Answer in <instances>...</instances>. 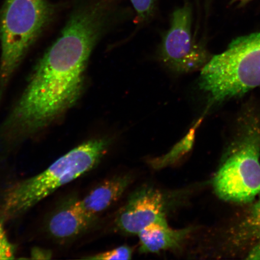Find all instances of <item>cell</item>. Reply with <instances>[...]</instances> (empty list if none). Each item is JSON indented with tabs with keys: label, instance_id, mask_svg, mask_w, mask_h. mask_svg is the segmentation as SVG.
Segmentation results:
<instances>
[{
	"label": "cell",
	"instance_id": "cell-1",
	"mask_svg": "<svg viewBox=\"0 0 260 260\" xmlns=\"http://www.w3.org/2000/svg\"><path fill=\"white\" fill-rule=\"evenodd\" d=\"M119 19L113 0H78L59 37L36 65L23 92L0 125V146L32 137L74 106L82 93L94 48Z\"/></svg>",
	"mask_w": 260,
	"mask_h": 260
},
{
	"label": "cell",
	"instance_id": "cell-2",
	"mask_svg": "<svg viewBox=\"0 0 260 260\" xmlns=\"http://www.w3.org/2000/svg\"><path fill=\"white\" fill-rule=\"evenodd\" d=\"M237 120L212 186L228 203H251L260 191V113L245 112Z\"/></svg>",
	"mask_w": 260,
	"mask_h": 260
},
{
	"label": "cell",
	"instance_id": "cell-3",
	"mask_svg": "<svg viewBox=\"0 0 260 260\" xmlns=\"http://www.w3.org/2000/svg\"><path fill=\"white\" fill-rule=\"evenodd\" d=\"M105 139L90 140L71 149L35 176L18 182L3 193L0 219L16 218L58 188L92 170L108 149Z\"/></svg>",
	"mask_w": 260,
	"mask_h": 260
},
{
	"label": "cell",
	"instance_id": "cell-4",
	"mask_svg": "<svg viewBox=\"0 0 260 260\" xmlns=\"http://www.w3.org/2000/svg\"><path fill=\"white\" fill-rule=\"evenodd\" d=\"M200 86L210 105L260 86V31L233 40L202 68Z\"/></svg>",
	"mask_w": 260,
	"mask_h": 260
},
{
	"label": "cell",
	"instance_id": "cell-5",
	"mask_svg": "<svg viewBox=\"0 0 260 260\" xmlns=\"http://www.w3.org/2000/svg\"><path fill=\"white\" fill-rule=\"evenodd\" d=\"M47 0H6L0 12V100L19 65L53 19Z\"/></svg>",
	"mask_w": 260,
	"mask_h": 260
},
{
	"label": "cell",
	"instance_id": "cell-6",
	"mask_svg": "<svg viewBox=\"0 0 260 260\" xmlns=\"http://www.w3.org/2000/svg\"><path fill=\"white\" fill-rule=\"evenodd\" d=\"M192 16L188 3L175 9L159 47V60L174 73L193 72L203 68L210 59L206 48L193 37Z\"/></svg>",
	"mask_w": 260,
	"mask_h": 260
},
{
	"label": "cell",
	"instance_id": "cell-7",
	"mask_svg": "<svg viewBox=\"0 0 260 260\" xmlns=\"http://www.w3.org/2000/svg\"><path fill=\"white\" fill-rule=\"evenodd\" d=\"M169 197L157 188H139L116 214V229L125 235H138L151 224L167 219Z\"/></svg>",
	"mask_w": 260,
	"mask_h": 260
},
{
	"label": "cell",
	"instance_id": "cell-8",
	"mask_svg": "<svg viewBox=\"0 0 260 260\" xmlns=\"http://www.w3.org/2000/svg\"><path fill=\"white\" fill-rule=\"evenodd\" d=\"M217 240L218 255L260 259V201L224 227Z\"/></svg>",
	"mask_w": 260,
	"mask_h": 260
},
{
	"label": "cell",
	"instance_id": "cell-9",
	"mask_svg": "<svg viewBox=\"0 0 260 260\" xmlns=\"http://www.w3.org/2000/svg\"><path fill=\"white\" fill-rule=\"evenodd\" d=\"M97 222L98 217L90 216L83 210L79 199L71 198L52 214L47 230L53 238L66 241L83 235Z\"/></svg>",
	"mask_w": 260,
	"mask_h": 260
},
{
	"label": "cell",
	"instance_id": "cell-10",
	"mask_svg": "<svg viewBox=\"0 0 260 260\" xmlns=\"http://www.w3.org/2000/svg\"><path fill=\"white\" fill-rule=\"evenodd\" d=\"M193 231L188 227L175 230L169 226L167 219L151 224L138 236L141 253H159L180 248Z\"/></svg>",
	"mask_w": 260,
	"mask_h": 260
},
{
	"label": "cell",
	"instance_id": "cell-11",
	"mask_svg": "<svg viewBox=\"0 0 260 260\" xmlns=\"http://www.w3.org/2000/svg\"><path fill=\"white\" fill-rule=\"evenodd\" d=\"M132 180L131 175L125 174L108 179L79 200L81 207L87 214L98 217L120 199Z\"/></svg>",
	"mask_w": 260,
	"mask_h": 260
},
{
	"label": "cell",
	"instance_id": "cell-12",
	"mask_svg": "<svg viewBox=\"0 0 260 260\" xmlns=\"http://www.w3.org/2000/svg\"><path fill=\"white\" fill-rule=\"evenodd\" d=\"M203 119V118L198 120L186 136L175 145L167 154L157 158L151 159L149 162L151 167L154 170H161V169L174 165L188 153L193 147L195 133Z\"/></svg>",
	"mask_w": 260,
	"mask_h": 260
},
{
	"label": "cell",
	"instance_id": "cell-13",
	"mask_svg": "<svg viewBox=\"0 0 260 260\" xmlns=\"http://www.w3.org/2000/svg\"><path fill=\"white\" fill-rule=\"evenodd\" d=\"M136 12V21L143 24L150 20L157 11L158 0H129Z\"/></svg>",
	"mask_w": 260,
	"mask_h": 260
},
{
	"label": "cell",
	"instance_id": "cell-14",
	"mask_svg": "<svg viewBox=\"0 0 260 260\" xmlns=\"http://www.w3.org/2000/svg\"><path fill=\"white\" fill-rule=\"evenodd\" d=\"M133 250L128 246L123 245L110 251L88 256L87 259L126 260L132 258Z\"/></svg>",
	"mask_w": 260,
	"mask_h": 260
},
{
	"label": "cell",
	"instance_id": "cell-15",
	"mask_svg": "<svg viewBox=\"0 0 260 260\" xmlns=\"http://www.w3.org/2000/svg\"><path fill=\"white\" fill-rule=\"evenodd\" d=\"M3 223L4 221L0 219V259H14L15 248L6 235Z\"/></svg>",
	"mask_w": 260,
	"mask_h": 260
},
{
	"label": "cell",
	"instance_id": "cell-16",
	"mask_svg": "<svg viewBox=\"0 0 260 260\" xmlns=\"http://www.w3.org/2000/svg\"><path fill=\"white\" fill-rule=\"evenodd\" d=\"M31 258L36 259H50L52 253L47 249L41 248H34L31 252Z\"/></svg>",
	"mask_w": 260,
	"mask_h": 260
},
{
	"label": "cell",
	"instance_id": "cell-17",
	"mask_svg": "<svg viewBox=\"0 0 260 260\" xmlns=\"http://www.w3.org/2000/svg\"><path fill=\"white\" fill-rule=\"evenodd\" d=\"M236 2H238L240 3V5H244L247 4L250 2L252 1V0H235Z\"/></svg>",
	"mask_w": 260,
	"mask_h": 260
},
{
	"label": "cell",
	"instance_id": "cell-18",
	"mask_svg": "<svg viewBox=\"0 0 260 260\" xmlns=\"http://www.w3.org/2000/svg\"><path fill=\"white\" fill-rule=\"evenodd\" d=\"M258 194H259V197L258 201H260V191H259V193Z\"/></svg>",
	"mask_w": 260,
	"mask_h": 260
}]
</instances>
